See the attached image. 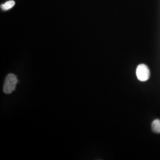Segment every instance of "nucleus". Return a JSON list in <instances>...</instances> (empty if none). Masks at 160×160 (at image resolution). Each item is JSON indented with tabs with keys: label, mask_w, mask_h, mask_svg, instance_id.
Listing matches in <instances>:
<instances>
[{
	"label": "nucleus",
	"mask_w": 160,
	"mask_h": 160,
	"mask_svg": "<svg viewBox=\"0 0 160 160\" xmlns=\"http://www.w3.org/2000/svg\"><path fill=\"white\" fill-rule=\"evenodd\" d=\"M17 84V77L13 74H9L6 77L3 91L6 94H10L13 92Z\"/></svg>",
	"instance_id": "obj_1"
},
{
	"label": "nucleus",
	"mask_w": 160,
	"mask_h": 160,
	"mask_svg": "<svg viewBox=\"0 0 160 160\" xmlns=\"http://www.w3.org/2000/svg\"><path fill=\"white\" fill-rule=\"evenodd\" d=\"M138 79L141 81H146L150 77V71L148 67L145 64H140L136 70Z\"/></svg>",
	"instance_id": "obj_2"
},
{
	"label": "nucleus",
	"mask_w": 160,
	"mask_h": 160,
	"mask_svg": "<svg viewBox=\"0 0 160 160\" xmlns=\"http://www.w3.org/2000/svg\"><path fill=\"white\" fill-rule=\"evenodd\" d=\"M14 5H15V2L13 0H10V1L6 2L5 4H2L1 7L3 10L6 11V10H10V8H12V7H13Z\"/></svg>",
	"instance_id": "obj_4"
},
{
	"label": "nucleus",
	"mask_w": 160,
	"mask_h": 160,
	"mask_svg": "<svg viewBox=\"0 0 160 160\" xmlns=\"http://www.w3.org/2000/svg\"><path fill=\"white\" fill-rule=\"evenodd\" d=\"M152 129L155 133H160V120L156 119L152 123Z\"/></svg>",
	"instance_id": "obj_3"
}]
</instances>
